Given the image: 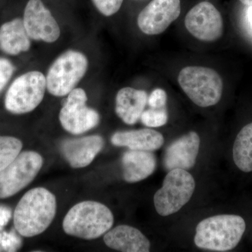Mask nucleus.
Masks as SVG:
<instances>
[{
  "label": "nucleus",
  "mask_w": 252,
  "mask_h": 252,
  "mask_svg": "<svg viewBox=\"0 0 252 252\" xmlns=\"http://www.w3.org/2000/svg\"><path fill=\"white\" fill-rule=\"evenodd\" d=\"M57 202L54 194L43 187L25 194L14 212L15 228L20 235L32 238L45 231L56 216Z\"/></svg>",
  "instance_id": "nucleus-1"
},
{
  "label": "nucleus",
  "mask_w": 252,
  "mask_h": 252,
  "mask_svg": "<svg viewBox=\"0 0 252 252\" xmlns=\"http://www.w3.org/2000/svg\"><path fill=\"white\" fill-rule=\"evenodd\" d=\"M245 230L246 223L241 216L216 215L205 219L198 223L194 243L202 250L228 252L238 246Z\"/></svg>",
  "instance_id": "nucleus-2"
},
{
  "label": "nucleus",
  "mask_w": 252,
  "mask_h": 252,
  "mask_svg": "<svg viewBox=\"0 0 252 252\" xmlns=\"http://www.w3.org/2000/svg\"><path fill=\"white\" fill-rule=\"evenodd\" d=\"M114 215L104 204L83 201L72 207L63 222L66 234L84 240H94L112 228Z\"/></svg>",
  "instance_id": "nucleus-3"
},
{
  "label": "nucleus",
  "mask_w": 252,
  "mask_h": 252,
  "mask_svg": "<svg viewBox=\"0 0 252 252\" xmlns=\"http://www.w3.org/2000/svg\"><path fill=\"white\" fill-rule=\"evenodd\" d=\"M177 81L187 97L198 107L216 105L221 99L223 80L212 68L187 66L179 73Z\"/></svg>",
  "instance_id": "nucleus-4"
},
{
  "label": "nucleus",
  "mask_w": 252,
  "mask_h": 252,
  "mask_svg": "<svg viewBox=\"0 0 252 252\" xmlns=\"http://www.w3.org/2000/svg\"><path fill=\"white\" fill-rule=\"evenodd\" d=\"M195 189V180L187 170L179 168L170 170L161 188L154 195V203L157 213L167 217L180 211L189 203Z\"/></svg>",
  "instance_id": "nucleus-5"
},
{
  "label": "nucleus",
  "mask_w": 252,
  "mask_h": 252,
  "mask_svg": "<svg viewBox=\"0 0 252 252\" xmlns=\"http://www.w3.org/2000/svg\"><path fill=\"white\" fill-rule=\"evenodd\" d=\"M88 64L86 56L79 51L64 53L49 69L46 77L48 91L57 97L69 94L85 75Z\"/></svg>",
  "instance_id": "nucleus-6"
},
{
  "label": "nucleus",
  "mask_w": 252,
  "mask_h": 252,
  "mask_svg": "<svg viewBox=\"0 0 252 252\" xmlns=\"http://www.w3.org/2000/svg\"><path fill=\"white\" fill-rule=\"evenodd\" d=\"M46 89V77L38 71L23 74L10 86L5 107L15 114H26L36 108L44 98Z\"/></svg>",
  "instance_id": "nucleus-7"
},
{
  "label": "nucleus",
  "mask_w": 252,
  "mask_h": 252,
  "mask_svg": "<svg viewBox=\"0 0 252 252\" xmlns=\"http://www.w3.org/2000/svg\"><path fill=\"white\" fill-rule=\"evenodd\" d=\"M43 158L32 151L20 153L0 172V198H7L31 183L43 165Z\"/></svg>",
  "instance_id": "nucleus-8"
},
{
  "label": "nucleus",
  "mask_w": 252,
  "mask_h": 252,
  "mask_svg": "<svg viewBox=\"0 0 252 252\" xmlns=\"http://www.w3.org/2000/svg\"><path fill=\"white\" fill-rule=\"evenodd\" d=\"M87 95L82 89H74L68 94L60 112L61 125L69 133L80 135L98 125L99 115L86 106Z\"/></svg>",
  "instance_id": "nucleus-9"
},
{
  "label": "nucleus",
  "mask_w": 252,
  "mask_h": 252,
  "mask_svg": "<svg viewBox=\"0 0 252 252\" xmlns=\"http://www.w3.org/2000/svg\"><path fill=\"white\" fill-rule=\"evenodd\" d=\"M185 24L192 36L203 42L219 40L224 30L221 14L209 1H202L194 6L186 16Z\"/></svg>",
  "instance_id": "nucleus-10"
},
{
  "label": "nucleus",
  "mask_w": 252,
  "mask_h": 252,
  "mask_svg": "<svg viewBox=\"0 0 252 252\" xmlns=\"http://www.w3.org/2000/svg\"><path fill=\"white\" fill-rule=\"evenodd\" d=\"M180 0H152L139 14L137 26L144 34L158 35L180 16Z\"/></svg>",
  "instance_id": "nucleus-11"
},
{
  "label": "nucleus",
  "mask_w": 252,
  "mask_h": 252,
  "mask_svg": "<svg viewBox=\"0 0 252 252\" xmlns=\"http://www.w3.org/2000/svg\"><path fill=\"white\" fill-rule=\"evenodd\" d=\"M23 21L28 36L34 40L52 43L61 34L57 21L41 0H29Z\"/></svg>",
  "instance_id": "nucleus-12"
},
{
  "label": "nucleus",
  "mask_w": 252,
  "mask_h": 252,
  "mask_svg": "<svg viewBox=\"0 0 252 252\" xmlns=\"http://www.w3.org/2000/svg\"><path fill=\"white\" fill-rule=\"evenodd\" d=\"M200 145V137L194 131L177 139L165 150L164 167L168 171L177 168L190 170L196 162Z\"/></svg>",
  "instance_id": "nucleus-13"
},
{
  "label": "nucleus",
  "mask_w": 252,
  "mask_h": 252,
  "mask_svg": "<svg viewBox=\"0 0 252 252\" xmlns=\"http://www.w3.org/2000/svg\"><path fill=\"white\" fill-rule=\"evenodd\" d=\"M103 138L91 135L81 138L67 139L61 143V152L73 168H82L90 165L104 147Z\"/></svg>",
  "instance_id": "nucleus-14"
},
{
  "label": "nucleus",
  "mask_w": 252,
  "mask_h": 252,
  "mask_svg": "<svg viewBox=\"0 0 252 252\" xmlns=\"http://www.w3.org/2000/svg\"><path fill=\"white\" fill-rule=\"evenodd\" d=\"M108 248L124 252H148L151 243L140 231L127 225H120L109 230L104 236Z\"/></svg>",
  "instance_id": "nucleus-15"
},
{
  "label": "nucleus",
  "mask_w": 252,
  "mask_h": 252,
  "mask_svg": "<svg viewBox=\"0 0 252 252\" xmlns=\"http://www.w3.org/2000/svg\"><path fill=\"white\" fill-rule=\"evenodd\" d=\"M147 102L148 95L145 91L123 88L116 97V114L125 124L134 125L140 120Z\"/></svg>",
  "instance_id": "nucleus-16"
},
{
  "label": "nucleus",
  "mask_w": 252,
  "mask_h": 252,
  "mask_svg": "<svg viewBox=\"0 0 252 252\" xmlns=\"http://www.w3.org/2000/svg\"><path fill=\"white\" fill-rule=\"evenodd\" d=\"M123 176L128 183H135L152 175L157 167V158L152 152L130 150L122 157Z\"/></svg>",
  "instance_id": "nucleus-17"
},
{
  "label": "nucleus",
  "mask_w": 252,
  "mask_h": 252,
  "mask_svg": "<svg viewBox=\"0 0 252 252\" xmlns=\"http://www.w3.org/2000/svg\"><path fill=\"white\" fill-rule=\"evenodd\" d=\"M111 141L117 147H126L131 150L153 152L162 147L164 137L157 130L143 128L116 132Z\"/></svg>",
  "instance_id": "nucleus-18"
},
{
  "label": "nucleus",
  "mask_w": 252,
  "mask_h": 252,
  "mask_svg": "<svg viewBox=\"0 0 252 252\" xmlns=\"http://www.w3.org/2000/svg\"><path fill=\"white\" fill-rule=\"evenodd\" d=\"M31 46L23 19L16 18L0 27V49L5 54L16 56L28 51Z\"/></svg>",
  "instance_id": "nucleus-19"
},
{
  "label": "nucleus",
  "mask_w": 252,
  "mask_h": 252,
  "mask_svg": "<svg viewBox=\"0 0 252 252\" xmlns=\"http://www.w3.org/2000/svg\"><path fill=\"white\" fill-rule=\"evenodd\" d=\"M233 161L243 172H252V122L238 132L233 147Z\"/></svg>",
  "instance_id": "nucleus-20"
},
{
  "label": "nucleus",
  "mask_w": 252,
  "mask_h": 252,
  "mask_svg": "<svg viewBox=\"0 0 252 252\" xmlns=\"http://www.w3.org/2000/svg\"><path fill=\"white\" fill-rule=\"evenodd\" d=\"M22 148V142L16 137L0 136V172L14 161Z\"/></svg>",
  "instance_id": "nucleus-21"
},
{
  "label": "nucleus",
  "mask_w": 252,
  "mask_h": 252,
  "mask_svg": "<svg viewBox=\"0 0 252 252\" xmlns=\"http://www.w3.org/2000/svg\"><path fill=\"white\" fill-rule=\"evenodd\" d=\"M140 120L144 126L149 127H158L165 126L168 121L166 107L144 110L141 115Z\"/></svg>",
  "instance_id": "nucleus-22"
},
{
  "label": "nucleus",
  "mask_w": 252,
  "mask_h": 252,
  "mask_svg": "<svg viewBox=\"0 0 252 252\" xmlns=\"http://www.w3.org/2000/svg\"><path fill=\"white\" fill-rule=\"evenodd\" d=\"M92 1L101 14L111 16L119 11L124 0H92Z\"/></svg>",
  "instance_id": "nucleus-23"
},
{
  "label": "nucleus",
  "mask_w": 252,
  "mask_h": 252,
  "mask_svg": "<svg viewBox=\"0 0 252 252\" xmlns=\"http://www.w3.org/2000/svg\"><path fill=\"white\" fill-rule=\"evenodd\" d=\"M167 94L162 89H157L152 91L148 97L147 103L152 108L162 109L166 107Z\"/></svg>",
  "instance_id": "nucleus-24"
},
{
  "label": "nucleus",
  "mask_w": 252,
  "mask_h": 252,
  "mask_svg": "<svg viewBox=\"0 0 252 252\" xmlns=\"http://www.w3.org/2000/svg\"><path fill=\"white\" fill-rule=\"evenodd\" d=\"M14 72V65L9 60L0 59V92L9 82Z\"/></svg>",
  "instance_id": "nucleus-25"
},
{
  "label": "nucleus",
  "mask_w": 252,
  "mask_h": 252,
  "mask_svg": "<svg viewBox=\"0 0 252 252\" xmlns=\"http://www.w3.org/2000/svg\"><path fill=\"white\" fill-rule=\"evenodd\" d=\"M0 243L8 251H14L19 245V240L14 233H4L0 235Z\"/></svg>",
  "instance_id": "nucleus-26"
},
{
  "label": "nucleus",
  "mask_w": 252,
  "mask_h": 252,
  "mask_svg": "<svg viewBox=\"0 0 252 252\" xmlns=\"http://www.w3.org/2000/svg\"><path fill=\"white\" fill-rule=\"evenodd\" d=\"M11 211L9 209L0 207V228L4 226L11 218Z\"/></svg>",
  "instance_id": "nucleus-27"
},
{
  "label": "nucleus",
  "mask_w": 252,
  "mask_h": 252,
  "mask_svg": "<svg viewBox=\"0 0 252 252\" xmlns=\"http://www.w3.org/2000/svg\"><path fill=\"white\" fill-rule=\"evenodd\" d=\"M248 18L249 22L250 23V26L252 28V6H250L248 11Z\"/></svg>",
  "instance_id": "nucleus-28"
},
{
  "label": "nucleus",
  "mask_w": 252,
  "mask_h": 252,
  "mask_svg": "<svg viewBox=\"0 0 252 252\" xmlns=\"http://www.w3.org/2000/svg\"><path fill=\"white\" fill-rule=\"evenodd\" d=\"M240 1L246 6H252V0H240Z\"/></svg>",
  "instance_id": "nucleus-29"
}]
</instances>
